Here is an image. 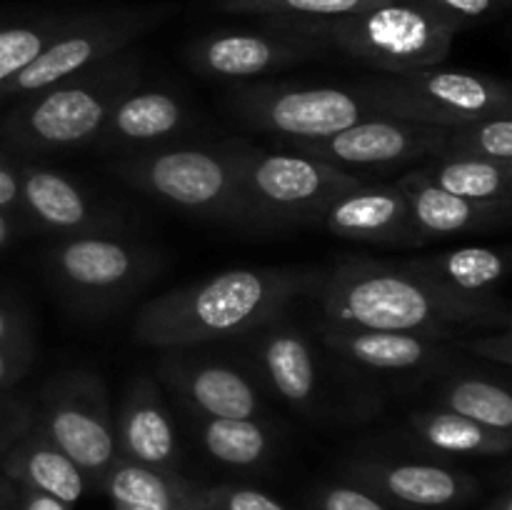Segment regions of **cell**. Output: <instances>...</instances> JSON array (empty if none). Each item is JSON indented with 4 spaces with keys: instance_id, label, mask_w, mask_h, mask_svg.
Wrapping results in <instances>:
<instances>
[{
    "instance_id": "33",
    "label": "cell",
    "mask_w": 512,
    "mask_h": 510,
    "mask_svg": "<svg viewBox=\"0 0 512 510\" xmlns=\"http://www.w3.org/2000/svg\"><path fill=\"white\" fill-rule=\"evenodd\" d=\"M313 510H405L358 483L323 485L310 500Z\"/></svg>"
},
{
    "instance_id": "31",
    "label": "cell",
    "mask_w": 512,
    "mask_h": 510,
    "mask_svg": "<svg viewBox=\"0 0 512 510\" xmlns=\"http://www.w3.org/2000/svg\"><path fill=\"white\" fill-rule=\"evenodd\" d=\"M438 155H460V158L512 165V113L483 115L445 128L443 148Z\"/></svg>"
},
{
    "instance_id": "24",
    "label": "cell",
    "mask_w": 512,
    "mask_h": 510,
    "mask_svg": "<svg viewBox=\"0 0 512 510\" xmlns=\"http://www.w3.org/2000/svg\"><path fill=\"white\" fill-rule=\"evenodd\" d=\"M0 473L13 485L53 495L63 503L75 505L93 490L83 470L33 423L28 433L20 435L13 448L0 460Z\"/></svg>"
},
{
    "instance_id": "7",
    "label": "cell",
    "mask_w": 512,
    "mask_h": 510,
    "mask_svg": "<svg viewBox=\"0 0 512 510\" xmlns=\"http://www.w3.org/2000/svg\"><path fill=\"white\" fill-rule=\"evenodd\" d=\"M160 255L118 233L60 238L45 250V270L78 313L103 315L135 298L155 278Z\"/></svg>"
},
{
    "instance_id": "14",
    "label": "cell",
    "mask_w": 512,
    "mask_h": 510,
    "mask_svg": "<svg viewBox=\"0 0 512 510\" xmlns=\"http://www.w3.org/2000/svg\"><path fill=\"white\" fill-rule=\"evenodd\" d=\"M20 215L35 228L55 238L118 233L123 218L103 208L83 185L68 173L40 163L18 160Z\"/></svg>"
},
{
    "instance_id": "13",
    "label": "cell",
    "mask_w": 512,
    "mask_h": 510,
    "mask_svg": "<svg viewBox=\"0 0 512 510\" xmlns=\"http://www.w3.org/2000/svg\"><path fill=\"white\" fill-rule=\"evenodd\" d=\"M443 135L445 128L435 125L368 115L340 133L315 143H290V148L353 173V168H398L415 160L433 158L443 148Z\"/></svg>"
},
{
    "instance_id": "5",
    "label": "cell",
    "mask_w": 512,
    "mask_h": 510,
    "mask_svg": "<svg viewBox=\"0 0 512 510\" xmlns=\"http://www.w3.org/2000/svg\"><path fill=\"white\" fill-rule=\"evenodd\" d=\"M110 168L125 185L180 213L238 228L245 225L233 140L215 148L158 145L120 155Z\"/></svg>"
},
{
    "instance_id": "42",
    "label": "cell",
    "mask_w": 512,
    "mask_h": 510,
    "mask_svg": "<svg viewBox=\"0 0 512 510\" xmlns=\"http://www.w3.org/2000/svg\"><path fill=\"white\" fill-rule=\"evenodd\" d=\"M0 510H15V485L0 473Z\"/></svg>"
},
{
    "instance_id": "26",
    "label": "cell",
    "mask_w": 512,
    "mask_h": 510,
    "mask_svg": "<svg viewBox=\"0 0 512 510\" xmlns=\"http://www.w3.org/2000/svg\"><path fill=\"white\" fill-rule=\"evenodd\" d=\"M415 438L428 450L465 458H500L512 448V433L495 430L445 408L418 410L410 415Z\"/></svg>"
},
{
    "instance_id": "32",
    "label": "cell",
    "mask_w": 512,
    "mask_h": 510,
    "mask_svg": "<svg viewBox=\"0 0 512 510\" xmlns=\"http://www.w3.org/2000/svg\"><path fill=\"white\" fill-rule=\"evenodd\" d=\"M383 3L393 0H218L215 8L233 15H260L265 20H325Z\"/></svg>"
},
{
    "instance_id": "19",
    "label": "cell",
    "mask_w": 512,
    "mask_h": 510,
    "mask_svg": "<svg viewBox=\"0 0 512 510\" xmlns=\"http://www.w3.org/2000/svg\"><path fill=\"white\" fill-rule=\"evenodd\" d=\"M120 458L148 468L178 470L180 453L178 430L163 403L158 383L150 375H135L125 385L123 400L115 413Z\"/></svg>"
},
{
    "instance_id": "35",
    "label": "cell",
    "mask_w": 512,
    "mask_h": 510,
    "mask_svg": "<svg viewBox=\"0 0 512 510\" xmlns=\"http://www.w3.org/2000/svg\"><path fill=\"white\" fill-rule=\"evenodd\" d=\"M35 423L33 398L15 390H0V460L13 448L15 440L28 433Z\"/></svg>"
},
{
    "instance_id": "17",
    "label": "cell",
    "mask_w": 512,
    "mask_h": 510,
    "mask_svg": "<svg viewBox=\"0 0 512 510\" xmlns=\"http://www.w3.org/2000/svg\"><path fill=\"white\" fill-rule=\"evenodd\" d=\"M325 345L348 363L380 373H420L448 365L455 355V340L423 333H395V330H368L353 325H335L323 320Z\"/></svg>"
},
{
    "instance_id": "4",
    "label": "cell",
    "mask_w": 512,
    "mask_h": 510,
    "mask_svg": "<svg viewBox=\"0 0 512 510\" xmlns=\"http://www.w3.org/2000/svg\"><path fill=\"white\" fill-rule=\"evenodd\" d=\"M323 40L328 48L385 75L435 68L453 50L455 33L418 0H393L325 20H268Z\"/></svg>"
},
{
    "instance_id": "15",
    "label": "cell",
    "mask_w": 512,
    "mask_h": 510,
    "mask_svg": "<svg viewBox=\"0 0 512 510\" xmlns=\"http://www.w3.org/2000/svg\"><path fill=\"white\" fill-rule=\"evenodd\" d=\"M345 473L350 483L363 485L405 510L460 508L480 490V483L470 473L438 463L368 458L350 463Z\"/></svg>"
},
{
    "instance_id": "18",
    "label": "cell",
    "mask_w": 512,
    "mask_h": 510,
    "mask_svg": "<svg viewBox=\"0 0 512 510\" xmlns=\"http://www.w3.org/2000/svg\"><path fill=\"white\" fill-rule=\"evenodd\" d=\"M320 225L335 238L418 248L408 203L398 183H363L325 208Z\"/></svg>"
},
{
    "instance_id": "16",
    "label": "cell",
    "mask_w": 512,
    "mask_h": 510,
    "mask_svg": "<svg viewBox=\"0 0 512 510\" xmlns=\"http://www.w3.org/2000/svg\"><path fill=\"white\" fill-rule=\"evenodd\" d=\"M158 373L200 418H263L258 388L233 365L193 358L183 348H170L160 358Z\"/></svg>"
},
{
    "instance_id": "22",
    "label": "cell",
    "mask_w": 512,
    "mask_h": 510,
    "mask_svg": "<svg viewBox=\"0 0 512 510\" xmlns=\"http://www.w3.org/2000/svg\"><path fill=\"white\" fill-rule=\"evenodd\" d=\"M408 270L433 283L435 288L478 303H505L500 285L508 278V248H468L445 250L428 258L403 260Z\"/></svg>"
},
{
    "instance_id": "39",
    "label": "cell",
    "mask_w": 512,
    "mask_h": 510,
    "mask_svg": "<svg viewBox=\"0 0 512 510\" xmlns=\"http://www.w3.org/2000/svg\"><path fill=\"white\" fill-rule=\"evenodd\" d=\"M0 210L20 215L18 160L0 148ZM23 218V215H20Z\"/></svg>"
},
{
    "instance_id": "30",
    "label": "cell",
    "mask_w": 512,
    "mask_h": 510,
    "mask_svg": "<svg viewBox=\"0 0 512 510\" xmlns=\"http://www.w3.org/2000/svg\"><path fill=\"white\" fill-rule=\"evenodd\" d=\"M70 15L50 13L20 23L0 25V100L5 88L48 48L50 40L63 30Z\"/></svg>"
},
{
    "instance_id": "36",
    "label": "cell",
    "mask_w": 512,
    "mask_h": 510,
    "mask_svg": "<svg viewBox=\"0 0 512 510\" xmlns=\"http://www.w3.org/2000/svg\"><path fill=\"white\" fill-rule=\"evenodd\" d=\"M455 348L460 353H470L475 358L490 360L495 365L510 368L512 365V333L510 328H495L483 333V330H473V333L463 335L455 340Z\"/></svg>"
},
{
    "instance_id": "10",
    "label": "cell",
    "mask_w": 512,
    "mask_h": 510,
    "mask_svg": "<svg viewBox=\"0 0 512 510\" xmlns=\"http://www.w3.org/2000/svg\"><path fill=\"white\" fill-rule=\"evenodd\" d=\"M228 105L248 128L285 143H315L375 115L360 90L333 85L238 83L230 88Z\"/></svg>"
},
{
    "instance_id": "44",
    "label": "cell",
    "mask_w": 512,
    "mask_h": 510,
    "mask_svg": "<svg viewBox=\"0 0 512 510\" xmlns=\"http://www.w3.org/2000/svg\"><path fill=\"white\" fill-rule=\"evenodd\" d=\"M113 510H140V508H130V505H123V503H113Z\"/></svg>"
},
{
    "instance_id": "21",
    "label": "cell",
    "mask_w": 512,
    "mask_h": 510,
    "mask_svg": "<svg viewBox=\"0 0 512 510\" xmlns=\"http://www.w3.org/2000/svg\"><path fill=\"white\" fill-rule=\"evenodd\" d=\"M190 123L183 100L163 88H135L115 105L90 148L138 153L178 138Z\"/></svg>"
},
{
    "instance_id": "23",
    "label": "cell",
    "mask_w": 512,
    "mask_h": 510,
    "mask_svg": "<svg viewBox=\"0 0 512 510\" xmlns=\"http://www.w3.org/2000/svg\"><path fill=\"white\" fill-rule=\"evenodd\" d=\"M258 338L255 358L275 393L298 410H310L318 398V360L308 335L283 318L273 320Z\"/></svg>"
},
{
    "instance_id": "2",
    "label": "cell",
    "mask_w": 512,
    "mask_h": 510,
    "mask_svg": "<svg viewBox=\"0 0 512 510\" xmlns=\"http://www.w3.org/2000/svg\"><path fill=\"white\" fill-rule=\"evenodd\" d=\"M323 320L368 330L458 340L473 330L510 328L508 303H478L435 288L403 263L343 258L318 290Z\"/></svg>"
},
{
    "instance_id": "28",
    "label": "cell",
    "mask_w": 512,
    "mask_h": 510,
    "mask_svg": "<svg viewBox=\"0 0 512 510\" xmlns=\"http://www.w3.org/2000/svg\"><path fill=\"white\" fill-rule=\"evenodd\" d=\"M423 170L435 185L460 198L478 203L512 200V165L495 160L460 158V155H433Z\"/></svg>"
},
{
    "instance_id": "27",
    "label": "cell",
    "mask_w": 512,
    "mask_h": 510,
    "mask_svg": "<svg viewBox=\"0 0 512 510\" xmlns=\"http://www.w3.org/2000/svg\"><path fill=\"white\" fill-rule=\"evenodd\" d=\"M198 440L205 455L225 468L253 470L273 455V433L260 418H200Z\"/></svg>"
},
{
    "instance_id": "40",
    "label": "cell",
    "mask_w": 512,
    "mask_h": 510,
    "mask_svg": "<svg viewBox=\"0 0 512 510\" xmlns=\"http://www.w3.org/2000/svg\"><path fill=\"white\" fill-rule=\"evenodd\" d=\"M0 343H33L28 318L3 298H0Z\"/></svg>"
},
{
    "instance_id": "9",
    "label": "cell",
    "mask_w": 512,
    "mask_h": 510,
    "mask_svg": "<svg viewBox=\"0 0 512 510\" xmlns=\"http://www.w3.org/2000/svg\"><path fill=\"white\" fill-rule=\"evenodd\" d=\"M35 425L78 465L98 490L100 478L120 458L108 388L93 370L75 368L38 390Z\"/></svg>"
},
{
    "instance_id": "37",
    "label": "cell",
    "mask_w": 512,
    "mask_h": 510,
    "mask_svg": "<svg viewBox=\"0 0 512 510\" xmlns=\"http://www.w3.org/2000/svg\"><path fill=\"white\" fill-rule=\"evenodd\" d=\"M205 510H288L278 498L255 488L240 485H215L208 490Z\"/></svg>"
},
{
    "instance_id": "8",
    "label": "cell",
    "mask_w": 512,
    "mask_h": 510,
    "mask_svg": "<svg viewBox=\"0 0 512 510\" xmlns=\"http://www.w3.org/2000/svg\"><path fill=\"white\" fill-rule=\"evenodd\" d=\"M360 95L375 115L435 128H453L483 115L512 113V90L505 80L440 65L383 75L363 85Z\"/></svg>"
},
{
    "instance_id": "29",
    "label": "cell",
    "mask_w": 512,
    "mask_h": 510,
    "mask_svg": "<svg viewBox=\"0 0 512 510\" xmlns=\"http://www.w3.org/2000/svg\"><path fill=\"white\" fill-rule=\"evenodd\" d=\"M438 408L495 430H512V395L503 383L473 373H453L438 393Z\"/></svg>"
},
{
    "instance_id": "25",
    "label": "cell",
    "mask_w": 512,
    "mask_h": 510,
    "mask_svg": "<svg viewBox=\"0 0 512 510\" xmlns=\"http://www.w3.org/2000/svg\"><path fill=\"white\" fill-rule=\"evenodd\" d=\"M98 490L110 503L140 510H205L210 485L180 475V470L148 468L118 458L100 478Z\"/></svg>"
},
{
    "instance_id": "41",
    "label": "cell",
    "mask_w": 512,
    "mask_h": 510,
    "mask_svg": "<svg viewBox=\"0 0 512 510\" xmlns=\"http://www.w3.org/2000/svg\"><path fill=\"white\" fill-rule=\"evenodd\" d=\"M15 510H73V505L63 503V500L53 498V495L15 485Z\"/></svg>"
},
{
    "instance_id": "1",
    "label": "cell",
    "mask_w": 512,
    "mask_h": 510,
    "mask_svg": "<svg viewBox=\"0 0 512 510\" xmlns=\"http://www.w3.org/2000/svg\"><path fill=\"white\" fill-rule=\"evenodd\" d=\"M323 278L308 265L223 270L150 298L135 315L133 335L158 350L250 335L283 318L300 295H318Z\"/></svg>"
},
{
    "instance_id": "43",
    "label": "cell",
    "mask_w": 512,
    "mask_h": 510,
    "mask_svg": "<svg viewBox=\"0 0 512 510\" xmlns=\"http://www.w3.org/2000/svg\"><path fill=\"white\" fill-rule=\"evenodd\" d=\"M483 510H512V493L510 490H503V493H500L498 498L490 500Z\"/></svg>"
},
{
    "instance_id": "20",
    "label": "cell",
    "mask_w": 512,
    "mask_h": 510,
    "mask_svg": "<svg viewBox=\"0 0 512 510\" xmlns=\"http://www.w3.org/2000/svg\"><path fill=\"white\" fill-rule=\"evenodd\" d=\"M395 183L400 185L408 203L418 248L433 240L500 228L508 223L512 213V200L478 203V200L460 198L435 185L423 170H410Z\"/></svg>"
},
{
    "instance_id": "3",
    "label": "cell",
    "mask_w": 512,
    "mask_h": 510,
    "mask_svg": "<svg viewBox=\"0 0 512 510\" xmlns=\"http://www.w3.org/2000/svg\"><path fill=\"white\" fill-rule=\"evenodd\" d=\"M143 83V55L133 45L38 93L8 103L0 148L15 160L53 158L90 148L115 105Z\"/></svg>"
},
{
    "instance_id": "6",
    "label": "cell",
    "mask_w": 512,
    "mask_h": 510,
    "mask_svg": "<svg viewBox=\"0 0 512 510\" xmlns=\"http://www.w3.org/2000/svg\"><path fill=\"white\" fill-rule=\"evenodd\" d=\"M250 230H290L320 223L325 208L365 180L303 153H273L233 140Z\"/></svg>"
},
{
    "instance_id": "34",
    "label": "cell",
    "mask_w": 512,
    "mask_h": 510,
    "mask_svg": "<svg viewBox=\"0 0 512 510\" xmlns=\"http://www.w3.org/2000/svg\"><path fill=\"white\" fill-rule=\"evenodd\" d=\"M418 3L443 20L453 33H458L460 28L495 18L500 10L508 8L510 0H418Z\"/></svg>"
},
{
    "instance_id": "38",
    "label": "cell",
    "mask_w": 512,
    "mask_h": 510,
    "mask_svg": "<svg viewBox=\"0 0 512 510\" xmlns=\"http://www.w3.org/2000/svg\"><path fill=\"white\" fill-rule=\"evenodd\" d=\"M35 363V343H0V390H13Z\"/></svg>"
},
{
    "instance_id": "12",
    "label": "cell",
    "mask_w": 512,
    "mask_h": 510,
    "mask_svg": "<svg viewBox=\"0 0 512 510\" xmlns=\"http://www.w3.org/2000/svg\"><path fill=\"white\" fill-rule=\"evenodd\" d=\"M325 50H330L328 45L313 35L268 23L263 30H220L203 35L188 48V63L203 78L250 80L318 58Z\"/></svg>"
},
{
    "instance_id": "11",
    "label": "cell",
    "mask_w": 512,
    "mask_h": 510,
    "mask_svg": "<svg viewBox=\"0 0 512 510\" xmlns=\"http://www.w3.org/2000/svg\"><path fill=\"white\" fill-rule=\"evenodd\" d=\"M165 18H168V8H120L70 15V20L50 40L48 48L5 88L0 105L38 93L68 75L80 73L130 48L135 40L158 28Z\"/></svg>"
}]
</instances>
